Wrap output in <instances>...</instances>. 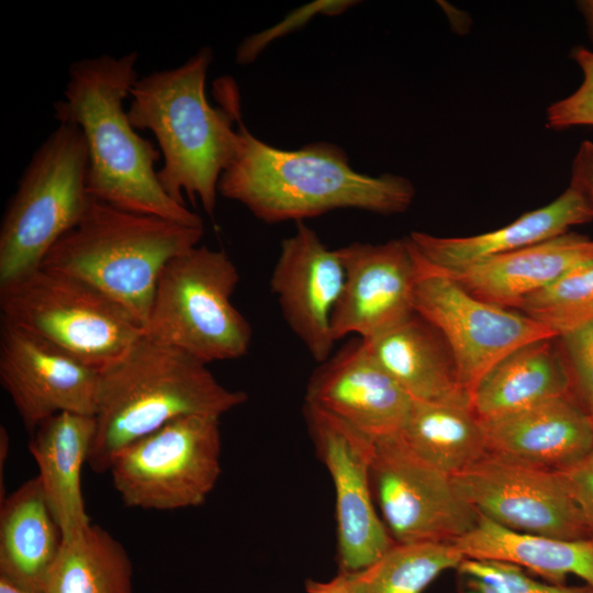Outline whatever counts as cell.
<instances>
[{
  "label": "cell",
  "mask_w": 593,
  "mask_h": 593,
  "mask_svg": "<svg viewBox=\"0 0 593 593\" xmlns=\"http://www.w3.org/2000/svg\"><path fill=\"white\" fill-rule=\"evenodd\" d=\"M138 53L100 55L72 63L63 99L54 103L58 122L77 125L85 137L89 194L116 209L189 226L202 219L163 189L155 165L161 154L128 120L124 100L138 79Z\"/></svg>",
  "instance_id": "1"
},
{
  "label": "cell",
  "mask_w": 593,
  "mask_h": 593,
  "mask_svg": "<svg viewBox=\"0 0 593 593\" xmlns=\"http://www.w3.org/2000/svg\"><path fill=\"white\" fill-rule=\"evenodd\" d=\"M236 153L219 181V193L258 220L303 222L337 209L390 215L405 212L415 188L405 177H371L351 168L337 145L318 142L300 149L273 147L237 119Z\"/></svg>",
  "instance_id": "2"
},
{
  "label": "cell",
  "mask_w": 593,
  "mask_h": 593,
  "mask_svg": "<svg viewBox=\"0 0 593 593\" xmlns=\"http://www.w3.org/2000/svg\"><path fill=\"white\" fill-rule=\"evenodd\" d=\"M242 390L221 384L208 365L142 334L100 369L96 433L88 466L105 473L134 441L181 417H220L244 404Z\"/></svg>",
  "instance_id": "3"
},
{
  "label": "cell",
  "mask_w": 593,
  "mask_h": 593,
  "mask_svg": "<svg viewBox=\"0 0 593 593\" xmlns=\"http://www.w3.org/2000/svg\"><path fill=\"white\" fill-rule=\"evenodd\" d=\"M212 51L203 47L183 64L138 77L126 110L136 130L150 131L158 144L163 167L158 180L166 193L186 205L199 200L212 216L219 181L238 143L234 121L240 115L238 99L224 107L210 104L205 94Z\"/></svg>",
  "instance_id": "4"
},
{
  "label": "cell",
  "mask_w": 593,
  "mask_h": 593,
  "mask_svg": "<svg viewBox=\"0 0 593 593\" xmlns=\"http://www.w3.org/2000/svg\"><path fill=\"white\" fill-rule=\"evenodd\" d=\"M203 226L126 212L94 198L41 266L75 276L123 306L144 329L158 278L199 245Z\"/></svg>",
  "instance_id": "5"
},
{
  "label": "cell",
  "mask_w": 593,
  "mask_h": 593,
  "mask_svg": "<svg viewBox=\"0 0 593 593\" xmlns=\"http://www.w3.org/2000/svg\"><path fill=\"white\" fill-rule=\"evenodd\" d=\"M89 157L80 128L58 125L33 153L0 226V286L38 268L55 243L83 216Z\"/></svg>",
  "instance_id": "6"
},
{
  "label": "cell",
  "mask_w": 593,
  "mask_h": 593,
  "mask_svg": "<svg viewBox=\"0 0 593 593\" xmlns=\"http://www.w3.org/2000/svg\"><path fill=\"white\" fill-rule=\"evenodd\" d=\"M238 282L223 249L198 245L176 256L158 278L143 334L206 365L244 357L253 331L231 300Z\"/></svg>",
  "instance_id": "7"
},
{
  "label": "cell",
  "mask_w": 593,
  "mask_h": 593,
  "mask_svg": "<svg viewBox=\"0 0 593 593\" xmlns=\"http://www.w3.org/2000/svg\"><path fill=\"white\" fill-rule=\"evenodd\" d=\"M1 320L102 369L142 334L137 321L90 283L40 266L0 286Z\"/></svg>",
  "instance_id": "8"
},
{
  "label": "cell",
  "mask_w": 593,
  "mask_h": 593,
  "mask_svg": "<svg viewBox=\"0 0 593 593\" xmlns=\"http://www.w3.org/2000/svg\"><path fill=\"white\" fill-rule=\"evenodd\" d=\"M221 449L220 417L186 416L121 450L108 472L128 507H197L221 475Z\"/></svg>",
  "instance_id": "9"
},
{
  "label": "cell",
  "mask_w": 593,
  "mask_h": 593,
  "mask_svg": "<svg viewBox=\"0 0 593 593\" xmlns=\"http://www.w3.org/2000/svg\"><path fill=\"white\" fill-rule=\"evenodd\" d=\"M415 251L414 311L443 336L470 396L485 373L510 353L534 340L557 337L517 310L472 295Z\"/></svg>",
  "instance_id": "10"
},
{
  "label": "cell",
  "mask_w": 593,
  "mask_h": 593,
  "mask_svg": "<svg viewBox=\"0 0 593 593\" xmlns=\"http://www.w3.org/2000/svg\"><path fill=\"white\" fill-rule=\"evenodd\" d=\"M371 488L378 513L396 544H452L479 518L452 475L414 455L399 435L374 440Z\"/></svg>",
  "instance_id": "11"
},
{
  "label": "cell",
  "mask_w": 593,
  "mask_h": 593,
  "mask_svg": "<svg viewBox=\"0 0 593 593\" xmlns=\"http://www.w3.org/2000/svg\"><path fill=\"white\" fill-rule=\"evenodd\" d=\"M303 416L315 454L334 485L338 572L356 573L394 544L372 494L374 440L305 401Z\"/></svg>",
  "instance_id": "12"
},
{
  "label": "cell",
  "mask_w": 593,
  "mask_h": 593,
  "mask_svg": "<svg viewBox=\"0 0 593 593\" xmlns=\"http://www.w3.org/2000/svg\"><path fill=\"white\" fill-rule=\"evenodd\" d=\"M452 480L480 515L506 528L563 539L591 538L557 470L489 452Z\"/></svg>",
  "instance_id": "13"
},
{
  "label": "cell",
  "mask_w": 593,
  "mask_h": 593,
  "mask_svg": "<svg viewBox=\"0 0 593 593\" xmlns=\"http://www.w3.org/2000/svg\"><path fill=\"white\" fill-rule=\"evenodd\" d=\"M100 369L1 320L0 381L31 435L59 413L94 416Z\"/></svg>",
  "instance_id": "14"
},
{
  "label": "cell",
  "mask_w": 593,
  "mask_h": 593,
  "mask_svg": "<svg viewBox=\"0 0 593 593\" xmlns=\"http://www.w3.org/2000/svg\"><path fill=\"white\" fill-rule=\"evenodd\" d=\"M345 280L332 316L335 342L355 334L371 339L411 317L418 275L409 239L355 242L337 249Z\"/></svg>",
  "instance_id": "15"
},
{
  "label": "cell",
  "mask_w": 593,
  "mask_h": 593,
  "mask_svg": "<svg viewBox=\"0 0 593 593\" xmlns=\"http://www.w3.org/2000/svg\"><path fill=\"white\" fill-rule=\"evenodd\" d=\"M345 270L337 249H329L303 222L281 242L270 289L282 316L318 363L332 356V316L343 290Z\"/></svg>",
  "instance_id": "16"
},
{
  "label": "cell",
  "mask_w": 593,
  "mask_h": 593,
  "mask_svg": "<svg viewBox=\"0 0 593 593\" xmlns=\"http://www.w3.org/2000/svg\"><path fill=\"white\" fill-rule=\"evenodd\" d=\"M304 401L373 440L398 435L414 403L361 339L320 363L307 381Z\"/></svg>",
  "instance_id": "17"
},
{
  "label": "cell",
  "mask_w": 593,
  "mask_h": 593,
  "mask_svg": "<svg viewBox=\"0 0 593 593\" xmlns=\"http://www.w3.org/2000/svg\"><path fill=\"white\" fill-rule=\"evenodd\" d=\"M490 454L564 470L593 452V421L573 395L484 419Z\"/></svg>",
  "instance_id": "18"
},
{
  "label": "cell",
  "mask_w": 593,
  "mask_h": 593,
  "mask_svg": "<svg viewBox=\"0 0 593 593\" xmlns=\"http://www.w3.org/2000/svg\"><path fill=\"white\" fill-rule=\"evenodd\" d=\"M591 221L593 205L581 192L569 186L552 202L526 212L491 232L462 237L412 232L407 237L429 264L451 272L557 237L574 225Z\"/></svg>",
  "instance_id": "19"
},
{
  "label": "cell",
  "mask_w": 593,
  "mask_h": 593,
  "mask_svg": "<svg viewBox=\"0 0 593 593\" xmlns=\"http://www.w3.org/2000/svg\"><path fill=\"white\" fill-rule=\"evenodd\" d=\"M592 259L593 239L569 231L460 270L444 272L480 300L515 309L525 298Z\"/></svg>",
  "instance_id": "20"
},
{
  "label": "cell",
  "mask_w": 593,
  "mask_h": 593,
  "mask_svg": "<svg viewBox=\"0 0 593 593\" xmlns=\"http://www.w3.org/2000/svg\"><path fill=\"white\" fill-rule=\"evenodd\" d=\"M362 342L414 402L471 404L443 336L416 313Z\"/></svg>",
  "instance_id": "21"
},
{
  "label": "cell",
  "mask_w": 593,
  "mask_h": 593,
  "mask_svg": "<svg viewBox=\"0 0 593 593\" xmlns=\"http://www.w3.org/2000/svg\"><path fill=\"white\" fill-rule=\"evenodd\" d=\"M94 433V416L65 412L46 419L30 435L29 450L38 468L36 477L63 539L91 524L81 472L88 463Z\"/></svg>",
  "instance_id": "22"
},
{
  "label": "cell",
  "mask_w": 593,
  "mask_h": 593,
  "mask_svg": "<svg viewBox=\"0 0 593 593\" xmlns=\"http://www.w3.org/2000/svg\"><path fill=\"white\" fill-rule=\"evenodd\" d=\"M570 394V374L557 337H549L501 359L474 388L471 406L484 421Z\"/></svg>",
  "instance_id": "23"
},
{
  "label": "cell",
  "mask_w": 593,
  "mask_h": 593,
  "mask_svg": "<svg viewBox=\"0 0 593 593\" xmlns=\"http://www.w3.org/2000/svg\"><path fill=\"white\" fill-rule=\"evenodd\" d=\"M61 544L63 532L36 475L1 501L0 577L43 593Z\"/></svg>",
  "instance_id": "24"
},
{
  "label": "cell",
  "mask_w": 593,
  "mask_h": 593,
  "mask_svg": "<svg viewBox=\"0 0 593 593\" xmlns=\"http://www.w3.org/2000/svg\"><path fill=\"white\" fill-rule=\"evenodd\" d=\"M452 544L465 558L511 562L557 585L575 575L593 588V538L522 533L479 514L473 528Z\"/></svg>",
  "instance_id": "25"
},
{
  "label": "cell",
  "mask_w": 593,
  "mask_h": 593,
  "mask_svg": "<svg viewBox=\"0 0 593 593\" xmlns=\"http://www.w3.org/2000/svg\"><path fill=\"white\" fill-rule=\"evenodd\" d=\"M398 435L414 455L450 475L489 454L482 422L471 404L414 402Z\"/></svg>",
  "instance_id": "26"
},
{
  "label": "cell",
  "mask_w": 593,
  "mask_h": 593,
  "mask_svg": "<svg viewBox=\"0 0 593 593\" xmlns=\"http://www.w3.org/2000/svg\"><path fill=\"white\" fill-rule=\"evenodd\" d=\"M133 566L123 545L90 524L63 539L43 593H134Z\"/></svg>",
  "instance_id": "27"
},
{
  "label": "cell",
  "mask_w": 593,
  "mask_h": 593,
  "mask_svg": "<svg viewBox=\"0 0 593 593\" xmlns=\"http://www.w3.org/2000/svg\"><path fill=\"white\" fill-rule=\"evenodd\" d=\"M463 558L451 542H394L369 567L346 574L355 593H423Z\"/></svg>",
  "instance_id": "28"
},
{
  "label": "cell",
  "mask_w": 593,
  "mask_h": 593,
  "mask_svg": "<svg viewBox=\"0 0 593 593\" xmlns=\"http://www.w3.org/2000/svg\"><path fill=\"white\" fill-rule=\"evenodd\" d=\"M513 310L547 326L557 337L592 323L593 259L525 298Z\"/></svg>",
  "instance_id": "29"
},
{
  "label": "cell",
  "mask_w": 593,
  "mask_h": 593,
  "mask_svg": "<svg viewBox=\"0 0 593 593\" xmlns=\"http://www.w3.org/2000/svg\"><path fill=\"white\" fill-rule=\"evenodd\" d=\"M458 593H593V588L557 585L533 578L522 567L499 560L463 558L456 569Z\"/></svg>",
  "instance_id": "30"
},
{
  "label": "cell",
  "mask_w": 593,
  "mask_h": 593,
  "mask_svg": "<svg viewBox=\"0 0 593 593\" xmlns=\"http://www.w3.org/2000/svg\"><path fill=\"white\" fill-rule=\"evenodd\" d=\"M571 57L581 69L582 81L571 94L547 108L546 125L552 130L593 126V51L578 46Z\"/></svg>",
  "instance_id": "31"
},
{
  "label": "cell",
  "mask_w": 593,
  "mask_h": 593,
  "mask_svg": "<svg viewBox=\"0 0 593 593\" xmlns=\"http://www.w3.org/2000/svg\"><path fill=\"white\" fill-rule=\"evenodd\" d=\"M571 393L593 421V322L557 337Z\"/></svg>",
  "instance_id": "32"
},
{
  "label": "cell",
  "mask_w": 593,
  "mask_h": 593,
  "mask_svg": "<svg viewBox=\"0 0 593 593\" xmlns=\"http://www.w3.org/2000/svg\"><path fill=\"white\" fill-rule=\"evenodd\" d=\"M356 1H315L306 4L292 14H290L284 21L275 25L270 30H266L261 33L254 34L244 40L236 51V61L240 65L249 64L254 61L257 56L265 49V47L275 38L289 33L291 30L296 29L306 23L311 18L317 13L334 14L339 13L348 9L350 5L356 4Z\"/></svg>",
  "instance_id": "33"
},
{
  "label": "cell",
  "mask_w": 593,
  "mask_h": 593,
  "mask_svg": "<svg viewBox=\"0 0 593 593\" xmlns=\"http://www.w3.org/2000/svg\"><path fill=\"white\" fill-rule=\"evenodd\" d=\"M593 538V452L577 465L559 471Z\"/></svg>",
  "instance_id": "34"
},
{
  "label": "cell",
  "mask_w": 593,
  "mask_h": 593,
  "mask_svg": "<svg viewBox=\"0 0 593 593\" xmlns=\"http://www.w3.org/2000/svg\"><path fill=\"white\" fill-rule=\"evenodd\" d=\"M570 187L581 192L593 205V142L580 143L572 159Z\"/></svg>",
  "instance_id": "35"
},
{
  "label": "cell",
  "mask_w": 593,
  "mask_h": 593,
  "mask_svg": "<svg viewBox=\"0 0 593 593\" xmlns=\"http://www.w3.org/2000/svg\"><path fill=\"white\" fill-rule=\"evenodd\" d=\"M304 589L306 593H355L348 575L342 572L327 581L307 579Z\"/></svg>",
  "instance_id": "36"
},
{
  "label": "cell",
  "mask_w": 593,
  "mask_h": 593,
  "mask_svg": "<svg viewBox=\"0 0 593 593\" xmlns=\"http://www.w3.org/2000/svg\"><path fill=\"white\" fill-rule=\"evenodd\" d=\"M577 7L579 8L588 29V34L590 36L591 43L593 45V0H580L577 1ZM593 51V49H592Z\"/></svg>",
  "instance_id": "37"
},
{
  "label": "cell",
  "mask_w": 593,
  "mask_h": 593,
  "mask_svg": "<svg viewBox=\"0 0 593 593\" xmlns=\"http://www.w3.org/2000/svg\"><path fill=\"white\" fill-rule=\"evenodd\" d=\"M0 593H33L5 578L0 577Z\"/></svg>",
  "instance_id": "38"
}]
</instances>
